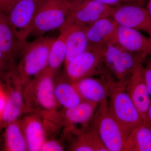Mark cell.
<instances>
[{"mask_svg":"<svg viewBox=\"0 0 151 151\" xmlns=\"http://www.w3.org/2000/svg\"><path fill=\"white\" fill-rule=\"evenodd\" d=\"M23 131L27 150L40 151L45 141L43 126L38 119L30 118L26 121Z\"/></svg>","mask_w":151,"mask_h":151,"instance_id":"cell-20","label":"cell"},{"mask_svg":"<svg viewBox=\"0 0 151 151\" xmlns=\"http://www.w3.org/2000/svg\"><path fill=\"white\" fill-rule=\"evenodd\" d=\"M102 52L103 47L89 45L87 50L65 64L66 78L74 83L83 78L108 73L103 63Z\"/></svg>","mask_w":151,"mask_h":151,"instance_id":"cell-5","label":"cell"},{"mask_svg":"<svg viewBox=\"0 0 151 151\" xmlns=\"http://www.w3.org/2000/svg\"><path fill=\"white\" fill-rule=\"evenodd\" d=\"M10 1L11 0H0V9L7 12Z\"/></svg>","mask_w":151,"mask_h":151,"instance_id":"cell-30","label":"cell"},{"mask_svg":"<svg viewBox=\"0 0 151 151\" xmlns=\"http://www.w3.org/2000/svg\"><path fill=\"white\" fill-rule=\"evenodd\" d=\"M98 103L83 100L78 105L66 109L63 113V119L69 128L74 124H81L86 129L93 120Z\"/></svg>","mask_w":151,"mask_h":151,"instance_id":"cell-17","label":"cell"},{"mask_svg":"<svg viewBox=\"0 0 151 151\" xmlns=\"http://www.w3.org/2000/svg\"><path fill=\"white\" fill-rule=\"evenodd\" d=\"M72 130L78 136L72 144L70 150L76 151H108L101 140L97 130L93 126L90 129H77L72 127Z\"/></svg>","mask_w":151,"mask_h":151,"instance_id":"cell-19","label":"cell"},{"mask_svg":"<svg viewBox=\"0 0 151 151\" xmlns=\"http://www.w3.org/2000/svg\"><path fill=\"white\" fill-rule=\"evenodd\" d=\"M22 43L14 34L7 14L0 9V49L13 65L17 60Z\"/></svg>","mask_w":151,"mask_h":151,"instance_id":"cell-16","label":"cell"},{"mask_svg":"<svg viewBox=\"0 0 151 151\" xmlns=\"http://www.w3.org/2000/svg\"><path fill=\"white\" fill-rule=\"evenodd\" d=\"M126 82L115 80L111 89L108 103L111 113L119 124L126 139L144 120L127 93Z\"/></svg>","mask_w":151,"mask_h":151,"instance_id":"cell-2","label":"cell"},{"mask_svg":"<svg viewBox=\"0 0 151 151\" xmlns=\"http://www.w3.org/2000/svg\"><path fill=\"white\" fill-rule=\"evenodd\" d=\"M12 66L10 61L0 49V77L4 75Z\"/></svg>","mask_w":151,"mask_h":151,"instance_id":"cell-25","label":"cell"},{"mask_svg":"<svg viewBox=\"0 0 151 151\" xmlns=\"http://www.w3.org/2000/svg\"><path fill=\"white\" fill-rule=\"evenodd\" d=\"M71 5L70 0H40L33 22L31 34L42 36L65 24Z\"/></svg>","mask_w":151,"mask_h":151,"instance_id":"cell-4","label":"cell"},{"mask_svg":"<svg viewBox=\"0 0 151 151\" xmlns=\"http://www.w3.org/2000/svg\"><path fill=\"white\" fill-rule=\"evenodd\" d=\"M40 0H20L7 12L11 27L19 42L26 41L31 33L33 22Z\"/></svg>","mask_w":151,"mask_h":151,"instance_id":"cell-8","label":"cell"},{"mask_svg":"<svg viewBox=\"0 0 151 151\" xmlns=\"http://www.w3.org/2000/svg\"><path fill=\"white\" fill-rule=\"evenodd\" d=\"M116 40L128 51L151 55V38L143 35L139 31L118 25Z\"/></svg>","mask_w":151,"mask_h":151,"instance_id":"cell-15","label":"cell"},{"mask_svg":"<svg viewBox=\"0 0 151 151\" xmlns=\"http://www.w3.org/2000/svg\"><path fill=\"white\" fill-rule=\"evenodd\" d=\"M147 55L128 51L116 40L103 47L102 59L105 67L116 80L125 82L134 70L142 64Z\"/></svg>","mask_w":151,"mask_h":151,"instance_id":"cell-3","label":"cell"},{"mask_svg":"<svg viewBox=\"0 0 151 151\" xmlns=\"http://www.w3.org/2000/svg\"><path fill=\"white\" fill-rule=\"evenodd\" d=\"M147 9V10L148 12L149 15H150L151 19V0H149Z\"/></svg>","mask_w":151,"mask_h":151,"instance_id":"cell-32","label":"cell"},{"mask_svg":"<svg viewBox=\"0 0 151 151\" xmlns=\"http://www.w3.org/2000/svg\"><path fill=\"white\" fill-rule=\"evenodd\" d=\"M141 64L135 69L126 82V89L143 120H145L151 104V97Z\"/></svg>","mask_w":151,"mask_h":151,"instance_id":"cell-11","label":"cell"},{"mask_svg":"<svg viewBox=\"0 0 151 151\" xmlns=\"http://www.w3.org/2000/svg\"><path fill=\"white\" fill-rule=\"evenodd\" d=\"M144 124L147 126L151 130V104L147 114V117L144 121Z\"/></svg>","mask_w":151,"mask_h":151,"instance_id":"cell-31","label":"cell"},{"mask_svg":"<svg viewBox=\"0 0 151 151\" xmlns=\"http://www.w3.org/2000/svg\"><path fill=\"white\" fill-rule=\"evenodd\" d=\"M92 126L108 151H123L126 138L109 108L108 101L99 105Z\"/></svg>","mask_w":151,"mask_h":151,"instance_id":"cell-6","label":"cell"},{"mask_svg":"<svg viewBox=\"0 0 151 151\" xmlns=\"http://www.w3.org/2000/svg\"><path fill=\"white\" fill-rule=\"evenodd\" d=\"M86 29V27L78 25L65 24L60 29L63 30L65 34L66 55L65 65L89 48Z\"/></svg>","mask_w":151,"mask_h":151,"instance_id":"cell-13","label":"cell"},{"mask_svg":"<svg viewBox=\"0 0 151 151\" xmlns=\"http://www.w3.org/2000/svg\"><path fill=\"white\" fill-rule=\"evenodd\" d=\"M137 3L114 6L112 18L119 25L145 32L151 38V19L148 12Z\"/></svg>","mask_w":151,"mask_h":151,"instance_id":"cell-9","label":"cell"},{"mask_svg":"<svg viewBox=\"0 0 151 151\" xmlns=\"http://www.w3.org/2000/svg\"><path fill=\"white\" fill-rule=\"evenodd\" d=\"M118 25L112 17L99 19L86 27L89 45L103 47L116 40Z\"/></svg>","mask_w":151,"mask_h":151,"instance_id":"cell-12","label":"cell"},{"mask_svg":"<svg viewBox=\"0 0 151 151\" xmlns=\"http://www.w3.org/2000/svg\"><path fill=\"white\" fill-rule=\"evenodd\" d=\"M63 146L57 141H45L40 151H62L64 150Z\"/></svg>","mask_w":151,"mask_h":151,"instance_id":"cell-26","label":"cell"},{"mask_svg":"<svg viewBox=\"0 0 151 151\" xmlns=\"http://www.w3.org/2000/svg\"><path fill=\"white\" fill-rule=\"evenodd\" d=\"M5 128L4 147L6 150H27V145L22 128L17 120L8 124Z\"/></svg>","mask_w":151,"mask_h":151,"instance_id":"cell-23","label":"cell"},{"mask_svg":"<svg viewBox=\"0 0 151 151\" xmlns=\"http://www.w3.org/2000/svg\"><path fill=\"white\" fill-rule=\"evenodd\" d=\"M66 55L65 34L60 29L58 37L52 42L49 52L47 69L54 73L65 62Z\"/></svg>","mask_w":151,"mask_h":151,"instance_id":"cell-24","label":"cell"},{"mask_svg":"<svg viewBox=\"0 0 151 151\" xmlns=\"http://www.w3.org/2000/svg\"><path fill=\"white\" fill-rule=\"evenodd\" d=\"M123 151H151V130L143 124L127 138Z\"/></svg>","mask_w":151,"mask_h":151,"instance_id":"cell-22","label":"cell"},{"mask_svg":"<svg viewBox=\"0 0 151 151\" xmlns=\"http://www.w3.org/2000/svg\"><path fill=\"white\" fill-rule=\"evenodd\" d=\"M6 100L7 96L5 89L0 84V117L5 107Z\"/></svg>","mask_w":151,"mask_h":151,"instance_id":"cell-29","label":"cell"},{"mask_svg":"<svg viewBox=\"0 0 151 151\" xmlns=\"http://www.w3.org/2000/svg\"><path fill=\"white\" fill-rule=\"evenodd\" d=\"M55 95L58 104L65 109L74 107L84 100L73 83L66 77L55 84Z\"/></svg>","mask_w":151,"mask_h":151,"instance_id":"cell-21","label":"cell"},{"mask_svg":"<svg viewBox=\"0 0 151 151\" xmlns=\"http://www.w3.org/2000/svg\"><path fill=\"white\" fill-rule=\"evenodd\" d=\"M53 73L46 68L35 77V97L37 103L47 111H53L57 106L55 95Z\"/></svg>","mask_w":151,"mask_h":151,"instance_id":"cell-14","label":"cell"},{"mask_svg":"<svg viewBox=\"0 0 151 151\" xmlns=\"http://www.w3.org/2000/svg\"><path fill=\"white\" fill-rule=\"evenodd\" d=\"M100 76L88 77L73 83L83 100L99 105L108 101L111 86L116 79L109 72Z\"/></svg>","mask_w":151,"mask_h":151,"instance_id":"cell-10","label":"cell"},{"mask_svg":"<svg viewBox=\"0 0 151 151\" xmlns=\"http://www.w3.org/2000/svg\"><path fill=\"white\" fill-rule=\"evenodd\" d=\"M71 2L64 24H76L86 27L99 19L112 17L114 7L94 0H75Z\"/></svg>","mask_w":151,"mask_h":151,"instance_id":"cell-7","label":"cell"},{"mask_svg":"<svg viewBox=\"0 0 151 151\" xmlns=\"http://www.w3.org/2000/svg\"><path fill=\"white\" fill-rule=\"evenodd\" d=\"M6 89L7 100L5 107L0 117V130L17 121L20 116L23 106V96L20 89L9 86Z\"/></svg>","mask_w":151,"mask_h":151,"instance_id":"cell-18","label":"cell"},{"mask_svg":"<svg viewBox=\"0 0 151 151\" xmlns=\"http://www.w3.org/2000/svg\"><path fill=\"white\" fill-rule=\"evenodd\" d=\"M147 64L144 68V74L146 84L151 97V55Z\"/></svg>","mask_w":151,"mask_h":151,"instance_id":"cell-28","label":"cell"},{"mask_svg":"<svg viewBox=\"0 0 151 151\" xmlns=\"http://www.w3.org/2000/svg\"><path fill=\"white\" fill-rule=\"evenodd\" d=\"M70 1H75V0H70ZM99 2L102 3L104 4L111 6H116L130 3H139L142 1L143 0H94Z\"/></svg>","mask_w":151,"mask_h":151,"instance_id":"cell-27","label":"cell"},{"mask_svg":"<svg viewBox=\"0 0 151 151\" xmlns=\"http://www.w3.org/2000/svg\"><path fill=\"white\" fill-rule=\"evenodd\" d=\"M55 38L39 37L32 42H22L17 58L18 65L10 70L17 80L36 77L45 70L48 65L49 52Z\"/></svg>","mask_w":151,"mask_h":151,"instance_id":"cell-1","label":"cell"}]
</instances>
